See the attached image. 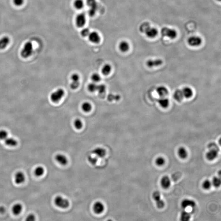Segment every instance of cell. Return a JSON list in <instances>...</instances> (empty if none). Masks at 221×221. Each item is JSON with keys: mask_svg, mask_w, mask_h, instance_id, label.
Here are the masks:
<instances>
[{"mask_svg": "<svg viewBox=\"0 0 221 221\" xmlns=\"http://www.w3.org/2000/svg\"><path fill=\"white\" fill-rule=\"evenodd\" d=\"M196 205L195 201L188 198L183 199L181 203V206L183 209H186L188 208H194Z\"/></svg>", "mask_w": 221, "mask_h": 221, "instance_id": "obj_9", "label": "cell"}, {"mask_svg": "<svg viewBox=\"0 0 221 221\" xmlns=\"http://www.w3.org/2000/svg\"><path fill=\"white\" fill-rule=\"evenodd\" d=\"M179 157L182 159H185L188 156V151L186 149L183 147H180L177 151Z\"/></svg>", "mask_w": 221, "mask_h": 221, "instance_id": "obj_24", "label": "cell"}, {"mask_svg": "<svg viewBox=\"0 0 221 221\" xmlns=\"http://www.w3.org/2000/svg\"><path fill=\"white\" fill-rule=\"evenodd\" d=\"M121 97L118 95H113L112 94H109L107 97V100L111 102L113 100L118 101L120 99Z\"/></svg>", "mask_w": 221, "mask_h": 221, "instance_id": "obj_37", "label": "cell"}, {"mask_svg": "<svg viewBox=\"0 0 221 221\" xmlns=\"http://www.w3.org/2000/svg\"><path fill=\"white\" fill-rule=\"evenodd\" d=\"M104 209H105V207H104V205L102 202H100V201L95 202L94 204L93 210L94 212L96 214L102 213L104 211Z\"/></svg>", "mask_w": 221, "mask_h": 221, "instance_id": "obj_13", "label": "cell"}, {"mask_svg": "<svg viewBox=\"0 0 221 221\" xmlns=\"http://www.w3.org/2000/svg\"><path fill=\"white\" fill-rule=\"evenodd\" d=\"M90 33V31L87 28H84L81 32V35L84 37H86L89 36Z\"/></svg>", "mask_w": 221, "mask_h": 221, "instance_id": "obj_44", "label": "cell"}, {"mask_svg": "<svg viewBox=\"0 0 221 221\" xmlns=\"http://www.w3.org/2000/svg\"><path fill=\"white\" fill-rule=\"evenodd\" d=\"M212 182V185L216 187H219L221 185V179L218 177H214L213 179Z\"/></svg>", "mask_w": 221, "mask_h": 221, "instance_id": "obj_35", "label": "cell"}, {"mask_svg": "<svg viewBox=\"0 0 221 221\" xmlns=\"http://www.w3.org/2000/svg\"><path fill=\"white\" fill-rule=\"evenodd\" d=\"M86 18L85 14L84 13H80L78 14L76 17V25L78 27H83L85 24Z\"/></svg>", "mask_w": 221, "mask_h": 221, "instance_id": "obj_10", "label": "cell"}, {"mask_svg": "<svg viewBox=\"0 0 221 221\" xmlns=\"http://www.w3.org/2000/svg\"><path fill=\"white\" fill-rule=\"evenodd\" d=\"M111 70V66L108 64H105L102 69V72L104 76H107L110 73Z\"/></svg>", "mask_w": 221, "mask_h": 221, "instance_id": "obj_29", "label": "cell"}, {"mask_svg": "<svg viewBox=\"0 0 221 221\" xmlns=\"http://www.w3.org/2000/svg\"><path fill=\"white\" fill-rule=\"evenodd\" d=\"M188 44L192 47L199 46L202 43V40L200 37L193 36L189 38L188 40Z\"/></svg>", "mask_w": 221, "mask_h": 221, "instance_id": "obj_8", "label": "cell"}, {"mask_svg": "<svg viewBox=\"0 0 221 221\" xmlns=\"http://www.w3.org/2000/svg\"><path fill=\"white\" fill-rule=\"evenodd\" d=\"M5 209L4 207H3V206H1L0 207V213H4L5 212Z\"/></svg>", "mask_w": 221, "mask_h": 221, "instance_id": "obj_49", "label": "cell"}, {"mask_svg": "<svg viewBox=\"0 0 221 221\" xmlns=\"http://www.w3.org/2000/svg\"><path fill=\"white\" fill-rule=\"evenodd\" d=\"M156 206L159 209H162L165 206V202L161 199L156 201Z\"/></svg>", "mask_w": 221, "mask_h": 221, "instance_id": "obj_45", "label": "cell"}, {"mask_svg": "<svg viewBox=\"0 0 221 221\" xmlns=\"http://www.w3.org/2000/svg\"><path fill=\"white\" fill-rule=\"evenodd\" d=\"M163 62V61L160 59H150L148 60L146 63L149 68H152L162 65Z\"/></svg>", "mask_w": 221, "mask_h": 221, "instance_id": "obj_16", "label": "cell"}, {"mask_svg": "<svg viewBox=\"0 0 221 221\" xmlns=\"http://www.w3.org/2000/svg\"><path fill=\"white\" fill-rule=\"evenodd\" d=\"M97 86L98 85L96 84L95 83H91L89 84L88 86V90L91 92H94L97 91Z\"/></svg>", "mask_w": 221, "mask_h": 221, "instance_id": "obj_39", "label": "cell"}, {"mask_svg": "<svg viewBox=\"0 0 221 221\" xmlns=\"http://www.w3.org/2000/svg\"><path fill=\"white\" fill-rule=\"evenodd\" d=\"M156 92L160 97H166L168 94V90L164 86H160L156 89Z\"/></svg>", "mask_w": 221, "mask_h": 221, "instance_id": "obj_18", "label": "cell"}, {"mask_svg": "<svg viewBox=\"0 0 221 221\" xmlns=\"http://www.w3.org/2000/svg\"><path fill=\"white\" fill-rule=\"evenodd\" d=\"M174 98L177 101L180 102L184 98L183 94L181 90H177L174 93Z\"/></svg>", "mask_w": 221, "mask_h": 221, "instance_id": "obj_23", "label": "cell"}, {"mask_svg": "<svg viewBox=\"0 0 221 221\" xmlns=\"http://www.w3.org/2000/svg\"><path fill=\"white\" fill-rule=\"evenodd\" d=\"M8 133L7 132L4 130H0V140H5L7 138Z\"/></svg>", "mask_w": 221, "mask_h": 221, "instance_id": "obj_42", "label": "cell"}, {"mask_svg": "<svg viewBox=\"0 0 221 221\" xmlns=\"http://www.w3.org/2000/svg\"><path fill=\"white\" fill-rule=\"evenodd\" d=\"M191 218V214L188 212L186 211H182L180 215L181 220L183 221H188Z\"/></svg>", "mask_w": 221, "mask_h": 221, "instance_id": "obj_27", "label": "cell"}, {"mask_svg": "<svg viewBox=\"0 0 221 221\" xmlns=\"http://www.w3.org/2000/svg\"><path fill=\"white\" fill-rule=\"evenodd\" d=\"M161 35L164 37H167L171 40H173L176 38L177 33V31L174 29L164 27L161 29Z\"/></svg>", "mask_w": 221, "mask_h": 221, "instance_id": "obj_5", "label": "cell"}, {"mask_svg": "<svg viewBox=\"0 0 221 221\" xmlns=\"http://www.w3.org/2000/svg\"><path fill=\"white\" fill-rule=\"evenodd\" d=\"M22 209H23V207L21 204H14L12 208L13 213L15 215H19L22 211Z\"/></svg>", "mask_w": 221, "mask_h": 221, "instance_id": "obj_26", "label": "cell"}, {"mask_svg": "<svg viewBox=\"0 0 221 221\" xmlns=\"http://www.w3.org/2000/svg\"><path fill=\"white\" fill-rule=\"evenodd\" d=\"M87 5L89 7V14L90 16H93L95 15L98 9V4L96 0H87Z\"/></svg>", "mask_w": 221, "mask_h": 221, "instance_id": "obj_6", "label": "cell"}, {"mask_svg": "<svg viewBox=\"0 0 221 221\" xmlns=\"http://www.w3.org/2000/svg\"><path fill=\"white\" fill-rule=\"evenodd\" d=\"M33 52V45L31 42H27L23 46L20 53L22 57L27 58L32 55Z\"/></svg>", "mask_w": 221, "mask_h": 221, "instance_id": "obj_2", "label": "cell"}, {"mask_svg": "<svg viewBox=\"0 0 221 221\" xmlns=\"http://www.w3.org/2000/svg\"><path fill=\"white\" fill-rule=\"evenodd\" d=\"M24 0H13V3L16 6H20L23 4Z\"/></svg>", "mask_w": 221, "mask_h": 221, "instance_id": "obj_47", "label": "cell"}, {"mask_svg": "<svg viewBox=\"0 0 221 221\" xmlns=\"http://www.w3.org/2000/svg\"><path fill=\"white\" fill-rule=\"evenodd\" d=\"M119 49L121 52L123 53L128 51L130 48V45L129 43L126 41H123L119 44Z\"/></svg>", "mask_w": 221, "mask_h": 221, "instance_id": "obj_25", "label": "cell"}, {"mask_svg": "<svg viewBox=\"0 0 221 221\" xmlns=\"http://www.w3.org/2000/svg\"><path fill=\"white\" fill-rule=\"evenodd\" d=\"M74 126L78 130H80L83 127V123L82 121L80 119H77L74 121Z\"/></svg>", "mask_w": 221, "mask_h": 221, "instance_id": "obj_38", "label": "cell"}, {"mask_svg": "<svg viewBox=\"0 0 221 221\" xmlns=\"http://www.w3.org/2000/svg\"><path fill=\"white\" fill-rule=\"evenodd\" d=\"M5 144L9 146L14 147L17 144V141L12 138H7L5 140Z\"/></svg>", "mask_w": 221, "mask_h": 221, "instance_id": "obj_28", "label": "cell"}, {"mask_svg": "<svg viewBox=\"0 0 221 221\" xmlns=\"http://www.w3.org/2000/svg\"><path fill=\"white\" fill-rule=\"evenodd\" d=\"M44 173V169L42 166H38L35 168V174L37 177H41Z\"/></svg>", "mask_w": 221, "mask_h": 221, "instance_id": "obj_30", "label": "cell"}, {"mask_svg": "<svg viewBox=\"0 0 221 221\" xmlns=\"http://www.w3.org/2000/svg\"><path fill=\"white\" fill-rule=\"evenodd\" d=\"M91 80L93 81V83H98L101 80V77L98 73H93L91 77Z\"/></svg>", "mask_w": 221, "mask_h": 221, "instance_id": "obj_40", "label": "cell"}, {"mask_svg": "<svg viewBox=\"0 0 221 221\" xmlns=\"http://www.w3.org/2000/svg\"><path fill=\"white\" fill-rule=\"evenodd\" d=\"M25 176L22 172H18L15 174L14 176V181L17 184L23 183L25 181Z\"/></svg>", "mask_w": 221, "mask_h": 221, "instance_id": "obj_15", "label": "cell"}, {"mask_svg": "<svg viewBox=\"0 0 221 221\" xmlns=\"http://www.w3.org/2000/svg\"><path fill=\"white\" fill-rule=\"evenodd\" d=\"M106 90V87L105 85L101 84V85H98L97 91H98L99 93L102 94L105 92Z\"/></svg>", "mask_w": 221, "mask_h": 221, "instance_id": "obj_41", "label": "cell"}, {"mask_svg": "<svg viewBox=\"0 0 221 221\" xmlns=\"http://www.w3.org/2000/svg\"><path fill=\"white\" fill-rule=\"evenodd\" d=\"M10 42V39L7 36H4L0 39V49L5 48Z\"/></svg>", "mask_w": 221, "mask_h": 221, "instance_id": "obj_20", "label": "cell"}, {"mask_svg": "<svg viewBox=\"0 0 221 221\" xmlns=\"http://www.w3.org/2000/svg\"><path fill=\"white\" fill-rule=\"evenodd\" d=\"M89 39L91 42L97 44L100 42V37L98 33L96 32H91L89 34Z\"/></svg>", "mask_w": 221, "mask_h": 221, "instance_id": "obj_14", "label": "cell"}, {"mask_svg": "<svg viewBox=\"0 0 221 221\" xmlns=\"http://www.w3.org/2000/svg\"><path fill=\"white\" fill-rule=\"evenodd\" d=\"M88 161L92 165H95L98 161V158L95 156H91L89 155L88 157Z\"/></svg>", "mask_w": 221, "mask_h": 221, "instance_id": "obj_36", "label": "cell"}, {"mask_svg": "<svg viewBox=\"0 0 221 221\" xmlns=\"http://www.w3.org/2000/svg\"><path fill=\"white\" fill-rule=\"evenodd\" d=\"M161 186L163 188L167 189L169 188L171 185V179L168 176H163L161 180Z\"/></svg>", "mask_w": 221, "mask_h": 221, "instance_id": "obj_17", "label": "cell"}, {"mask_svg": "<svg viewBox=\"0 0 221 221\" xmlns=\"http://www.w3.org/2000/svg\"><path fill=\"white\" fill-rule=\"evenodd\" d=\"M71 79L72 82L70 84V88L72 89H76L80 85V77L77 73H74L71 76Z\"/></svg>", "mask_w": 221, "mask_h": 221, "instance_id": "obj_7", "label": "cell"}, {"mask_svg": "<svg viewBox=\"0 0 221 221\" xmlns=\"http://www.w3.org/2000/svg\"><path fill=\"white\" fill-rule=\"evenodd\" d=\"M212 182L209 179H206L202 183V187L204 189L208 190L210 189L212 186Z\"/></svg>", "mask_w": 221, "mask_h": 221, "instance_id": "obj_34", "label": "cell"}, {"mask_svg": "<svg viewBox=\"0 0 221 221\" xmlns=\"http://www.w3.org/2000/svg\"><path fill=\"white\" fill-rule=\"evenodd\" d=\"M209 149H217V150H219V148L218 145L215 143H209L208 146Z\"/></svg>", "mask_w": 221, "mask_h": 221, "instance_id": "obj_46", "label": "cell"}, {"mask_svg": "<svg viewBox=\"0 0 221 221\" xmlns=\"http://www.w3.org/2000/svg\"><path fill=\"white\" fill-rule=\"evenodd\" d=\"M152 197L155 201H158L161 199V194L158 191L154 192L152 194Z\"/></svg>", "mask_w": 221, "mask_h": 221, "instance_id": "obj_43", "label": "cell"}, {"mask_svg": "<svg viewBox=\"0 0 221 221\" xmlns=\"http://www.w3.org/2000/svg\"><path fill=\"white\" fill-rule=\"evenodd\" d=\"M55 158L56 161L61 165L65 166L68 163V160L67 157L63 154H57Z\"/></svg>", "mask_w": 221, "mask_h": 221, "instance_id": "obj_19", "label": "cell"}, {"mask_svg": "<svg viewBox=\"0 0 221 221\" xmlns=\"http://www.w3.org/2000/svg\"><path fill=\"white\" fill-rule=\"evenodd\" d=\"M35 220V216L33 214H30L29 216H27L26 219V220L28 221H33Z\"/></svg>", "mask_w": 221, "mask_h": 221, "instance_id": "obj_48", "label": "cell"}, {"mask_svg": "<svg viewBox=\"0 0 221 221\" xmlns=\"http://www.w3.org/2000/svg\"><path fill=\"white\" fill-rule=\"evenodd\" d=\"M74 5L77 9H81L84 6V3L83 0H76L74 2Z\"/></svg>", "mask_w": 221, "mask_h": 221, "instance_id": "obj_32", "label": "cell"}, {"mask_svg": "<svg viewBox=\"0 0 221 221\" xmlns=\"http://www.w3.org/2000/svg\"><path fill=\"white\" fill-rule=\"evenodd\" d=\"M54 202L56 206L62 209H67L70 205L68 200L60 196L55 197Z\"/></svg>", "mask_w": 221, "mask_h": 221, "instance_id": "obj_4", "label": "cell"}, {"mask_svg": "<svg viewBox=\"0 0 221 221\" xmlns=\"http://www.w3.org/2000/svg\"><path fill=\"white\" fill-rule=\"evenodd\" d=\"M184 98H190L193 95V91L191 88L188 87H186L182 90Z\"/></svg>", "mask_w": 221, "mask_h": 221, "instance_id": "obj_22", "label": "cell"}, {"mask_svg": "<svg viewBox=\"0 0 221 221\" xmlns=\"http://www.w3.org/2000/svg\"><path fill=\"white\" fill-rule=\"evenodd\" d=\"M140 31L141 33H145L148 38H154L158 35V30L156 28L151 27L150 24L148 22H145L140 26Z\"/></svg>", "mask_w": 221, "mask_h": 221, "instance_id": "obj_1", "label": "cell"}, {"mask_svg": "<svg viewBox=\"0 0 221 221\" xmlns=\"http://www.w3.org/2000/svg\"><path fill=\"white\" fill-rule=\"evenodd\" d=\"M82 108L83 111L85 112H89L91 110L92 106L90 103L88 102H85L82 105Z\"/></svg>", "mask_w": 221, "mask_h": 221, "instance_id": "obj_31", "label": "cell"}, {"mask_svg": "<svg viewBox=\"0 0 221 221\" xmlns=\"http://www.w3.org/2000/svg\"><path fill=\"white\" fill-rule=\"evenodd\" d=\"M209 149V151L206 154V158L209 161H213L218 157L219 150L213 149Z\"/></svg>", "mask_w": 221, "mask_h": 221, "instance_id": "obj_11", "label": "cell"}, {"mask_svg": "<svg viewBox=\"0 0 221 221\" xmlns=\"http://www.w3.org/2000/svg\"><path fill=\"white\" fill-rule=\"evenodd\" d=\"M158 104L163 108H167L169 106L170 102L168 98L166 97H160L157 100Z\"/></svg>", "mask_w": 221, "mask_h": 221, "instance_id": "obj_21", "label": "cell"}, {"mask_svg": "<svg viewBox=\"0 0 221 221\" xmlns=\"http://www.w3.org/2000/svg\"><path fill=\"white\" fill-rule=\"evenodd\" d=\"M218 1H221V0H218Z\"/></svg>", "mask_w": 221, "mask_h": 221, "instance_id": "obj_50", "label": "cell"}, {"mask_svg": "<svg viewBox=\"0 0 221 221\" xmlns=\"http://www.w3.org/2000/svg\"><path fill=\"white\" fill-rule=\"evenodd\" d=\"M65 95V92L63 89H59L52 93L50 95V99L55 103L58 102L63 98Z\"/></svg>", "mask_w": 221, "mask_h": 221, "instance_id": "obj_3", "label": "cell"}, {"mask_svg": "<svg viewBox=\"0 0 221 221\" xmlns=\"http://www.w3.org/2000/svg\"><path fill=\"white\" fill-rule=\"evenodd\" d=\"M94 155L96 156L98 158H102L105 156L106 151L102 147H97L94 149L92 151Z\"/></svg>", "mask_w": 221, "mask_h": 221, "instance_id": "obj_12", "label": "cell"}, {"mask_svg": "<svg viewBox=\"0 0 221 221\" xmlns=\"http://www.w3.org/2000/svg\"><path fill=\"white\" fill-rule=\"evenodd\" d=\"M165 158L162 156H158L155 160V163L156 165L159 166H163L165 164Z\"/></svg>", "mask_w": 221, "mask_h": 221, "instance_id": "obj_33", "label": "cell"}]
</instances>
